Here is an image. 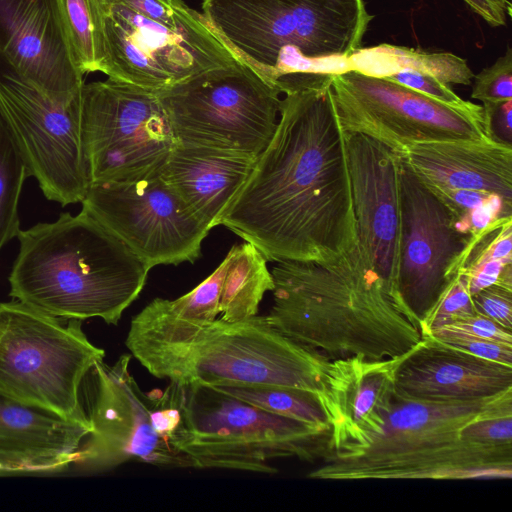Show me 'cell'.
Listing matches in <instances>:
<instances>
[{
    "label": "cell",
    "instance_id": "cell-1",
    "mask_svg": "<svg viewBox=\"0 0 512 512\" xmlns=\"http://www.w3.org/2000/svg\"><path fill=\"white\" fill-rule=\"evenodd\" d=\"M284 95L274 134L220 224L268 261L329 262L358 243L331 74H303Z\"/></svg>",
    "mask_w": 512,
    "mask_h": 512
},
{
    "label": "cell",
    "instance_id": "cell-2",
    "mask_svg": "<svg viewBox=\"0 0 512 512\" xmlns=\"http://www.w3.org/2000/svg\"><path fill=\"white\" fill-rule=\"evenodd\" d=\"M271 273L268 323L330 361L394 359L423 338L419 318L386 289L359 242L335 260L276 262Z\"/></svg>",
    "mask_w": 512,
    "mask_h": 512
},
{
    "label": "cell",
    "instance_id": "cell-3",
    "mask_svg": "<svg viewBox=\"0 0 512 512\" xmlns=\"http://www.w3.org/2000/svg\"><path fill=\"white\" fill-rule=\"evenodd\" d=\"M125 344L153 376L179 385L289 387L321 402L331 363L282 334L265 315L192 323L154 300L132 318Z\"/></svg>",
    "mask_w": 512,
    "mask_h": 512
},
{
    "label": "cell",
    "instance_id": "cell-4",
    "mask_svg": "<svg viewBox=\"0 0 512 512\" xmlns=\"http://www.w3.org/2000/svg\"><path fill=\"white\" fill-rule=\"evenodd\" d=\"M10 293L44 314L64 320L100 318L117 325L138 298L150 268L84 210L20 230Z\"/></svg>",
    "mask_w": 512,
    "mask_h": 512
},
{
    "label": "cell",
    "instance_id": "cell-5",
    "mask_svg": "<svg viewBox=\"0 0 512 512\" xmlns=\"http://www.w3.org/2000/svg\"><path fill=\"white\" fill-rule=\"evenodd\" d=\"M512 413V389L473 401L426 402L397 397L380 432L363 444L329 452L308 474L320 480H465L512 477V447L465 437L477 419Z\"/></svg>",
    "mask_w": 512,
    "mask_h": 512
},
{
    "label": "cell",
    "instance_id": "cell-6",
    "mask_svg": "<svg viewBox=\"0 0 512 512\" xmlns=\"http://www.w3.org/2000/svg\"><path fill=\"white\" fill-rule=\"evenodd\" d=\"M201 7L230 50L280 93L298 75L334 73L374 17L363 0H203Z\"/></svg>",
    "mask_w": 512,
    "mask_h": 512
},
{
    "label": "cell",
    "instance_id": "cell-7",
    "mask_svg": "<svg viewBox=\"0 0 512 512\" xmlns=\"http://www.w3.org/2000/svg\"><path fill=\"white\" fill-rule=\"evenodd\" d=\"M179 386L182 423L171 445L190 468L274 474L278 470L272 460L314 462L330 450L331 431L263 410L215 387Z\"/></svg>",
    "mask_w": 512,
    "mask_h": 512
},
{
    "label": "cell",
    "instance_id": "cell-8",
    "mask_svg": "<svg viewBox=\"0 0 512 512\" xmlns=\"http://www.w3.org/2000/svg\"><path fill=\"white\" fill-rule=\"evenodd\" d=\"M80 320H64L19 301L0 303V389L64 418L88 421L81 386L105 357Z\"/></svg>",
    "mask_w": 512,
    "mask_h": 512
},
{
    "label": "cell",
    "instance_id": "cell-9",
    "mask_svg": "<svg viewBox=\"0 0 512 512\" xmlns=\"http://www.w3.org/2000/svg\"><path fill=\"white\" fill-rule=\"evenodd\" d=\"M156 93L180 144L258 157L279 119L281 93L240 59Z\"/></svg>",
    "mask_w": 512,
    "mask_h": 512
},
{
    "label": "cell",
    "instance_id": "cell-10",
    "mask_svg": "<svg viewBox=\"0 0 512 512\" xmlns=\"http://www.w3.org/2000/svg\"><path fill=\"white\" fill-rule=\"evenodd\" d=\"M102 14V73L109 78L158 92L239 60L197 10L178 21L163 22L118 0H103Z\"/></svg>",
    "mask_w": 512,
    "mask_h": 512
},
{
    "label": "cell",
    "instance_id": "cell-11",
    "mask_svg": "<svg viewBox=\"0 0 512 512\" xmlns=\"http://www.w3.org/2000/svg\"><path fill=\"white\" fill-rule=\"evenodd\" d=\"M80 124L91 184L160 173L177 144L156 92L109 77L83 84Z\"/></svg>",
    "mask_w": 512,
    "mask_h": 512
},
{
    "label": "cell",
    "instance_id": "cell-12",
    "mask_svg": "<svg viewBox=\"0 0 512 512\" xmlns=\"http://www.w3.org/2000/svg\"><path fill=\"white\" fill-rule=\"evenodd\" d=\"M330 74L343 129L377 140L397 155L413 143L489 137L483 107L478 104H445L356 70Z\"/></svg>",
    "mask_w": 512,
    "mask_h": 512
},
{
    "label": "cell",
    "instance_id": "cell-13",
    "mask_svg": "<svg viewBox=\"0 0 512 512\" xmlns=\"http://www.w3.org/2000/svg\"><path fill=\"white\" fill-rule=\"evenodd\" d=\"M0 112L44 196L62 207L81 203L91 181L80 97L70 104L51 100L0 56Z\"/></svg>",
    "mask_w": 512,
    "mask_h": 512
},
{
    "label": "cell",
    "instance_id": "cell-14",
    "mask_svg": "<svg viewBox=\"0 0 512 512\" xmlns=\"http://www.w3.org/2000/svg\"><path fill=\"white\" fill-rule=\"evenodd\" d=\"M81 204L150 269L193 263L210 231L160 173L92 183Z\"/></svg>",
    "mask_w": 512,
    "mask_h": 512
},
{
    "label": "cell",
    "instance_id": "cell-15",
    "mask_svg": "<svg viewBox=\"0 0 512 512\" xmlns=\"http://www.w3.org/2000/svg\"><path fill=\"white\" fill-rule=\"evenodd\" d=\"M131 354L111 365L103 360L88 372L86 416L91 431L73 465L99 472L128 461L162 468H190L187 458L153 427L151 392L144 393L129 371Z\"/></svg>",
    "mask_w": 512,
    "mask_h": 512
},
{
    "label": "cell",
    "instance_id": "cell-16",
    "mask_svg": "<svg viewBox=\"0 0 512 512\" xmlns=\"http://www.w3.org/2000/svg\"><path fill=\"white\" fill-rule=\"evenodd\" d=\"M401 238L398 287L421 320L453 276L470 242L459 232L445 205L399 157Z\"/></svg>",
    "mask_w": 512,
    "mask_h": 512
},
{
    "label": "cell",
    "instance_id": "cell-17",
    "mask_svg": "<svg viewBox=\"0 0 512 512\" xmlns=\"http://www.w3.org/2000/svg\"><path fill=\"white\" fill-rule=\"evenodd\" d=\"M347 151L358 242L386 289L404 300L398 287L402 222L399 156L358 133H347Z\"/></svg>",
    "mask_w": 512,
    "mask_h": 512
},
{
    "label": "cell",
    "instance_id": "cell-18",
    "mask_svg": "<svg viewBox=\"0 0 512 512\" xmlns=\"http://www.w3.org/2000/svg\"><path fill=\"white\" fill-rule=\"evenodd\" d=\"M0 56L51 100L80 97L77 68L56 0H0Z\"/></svg>",
    "mask_w": 512,
    "mask_h": 512
},
{
    "label": "cell",
    "instance_id": "cell-19",
    "mask_svg": "<svg viewBox=\"0 0 512 512\" xmlns=\"http://www.w3.org/2000/svg\"><path fill=\"white\" fill-rule=\"evenodd\" d=\"M395 395L426 402H460L512 389V366L486 360L424 336L400 357Z\"/></svg>",
    "mask_w": 512,
    "mask_h": 512
},
{
    "label": "cell",
    "instance_id": "cell-20",
    "mask_svg": "<svg viewBox=\"0 0 512 512\" xmlns=\"http://www.w3.org/2000/svg\"><path fill=\"white\" fill-rule=\"evenodd\" d=\"M399 359L331 361L322 401L331 425L329 452L363 444L380 432L394 398Z\"/></svg>",
    "mask_w": 512,
    "mask_h": 512
},
{
    "label": "cell",
    "instance_id": "cell-21",
    "mask_svg": "<svg viewBox=\"0 0 512 512\" xmlns=\"http://www.w3.org/2000/svg\"><path fill=\"white\" fill-rule=\"evenodd\" d=\"M90 431L89 421L64 418L0 389V474L62 471Z\"/></svg>",
    "mask_w": 512,
    "mask_h": 512
},
{
    "label": "cell",
    "instance_id": "cell-22",
    "mask_svg": "<svg viewBox=\"0 0 512 512\" xmlns=\"http://www.w3.org/2000/svg\"><path fill=\"white\" fill-rule=\"evenodd\" d=\"M428 187L479 190L512 204V145L489 137L413 143L398 155Z\"/></svg>",
    "mask_w": 512,
    "mask_h": 512
},
{
    "label": "cell",
    "instance_id": "cell-23",
    "mask_svg": "<svg viewBox=\"0 0 512 512\" xmlns=\"http://www.w3.org/2000/svg\"><path fill=\"white\" fill-rule=\"evenodd\" d=\"M256 158L177 143L160 175L189 211L211 230L220 225Z\"/></svg>",
    "mask_w": 512,
    "mask_h": 512
},
{
    "label": "cell",
    "instance_id": "cell-24",
    "mask_svg": "<svg viewBox=\"0 0 512 512\" xmlns=\"http://www.w3.org/2000/svg\"><path fill=\"white\" fill-rule=\"evenodd\" d=\"M405 68L431 74L445 84L470 85L474 77L467 61L452 53L426 52L386 43L360 47L338 64L335 73L356 70L384 77Z\"/></svg>",
    "mask_w": 512,
    "mask_h": 512
},
{
    "label": "cell",
    "instance_id": "cell-25",
    "mask_svg": "<svg viewBox=\"0 0 512 512\" xmlns=\"http://www.w3.org/2000/svg\"><path fill=\"white\" fill-rule=\"evenodd\" d=\"M227 267L221 289L219 312L224 321H238L257 315L274 280L264 254L252 243L234 245L227 253Z\"/></svg>",
    "mask_w": 512,
    "mask_h": 512
},
{
    "label": "cell",
    "instance_id": "cell-26",
    "mask_svg": "<svg viewBox=\"0 0 512 512\" xmlns=\"http://www.w3.org/2000/svg\"><path fill=\"white\" fill-rule=\"evenodd\" d=\"M66 38L82 74L103 72V0H56Z\"/></svg>",
    "mask_w": 512,
    "mask_h": 512
},
{
    "label": "cell",
    "instance_id": "cell-27",
    "mask_svg": "<svg viewBox=\"0 0 512 512\" xmlns=\"http://www.w3.org/2000/svg\"><path fill=\"white\" fill-rule=\"evenodd\" d=\"M212 387V386H211ZM263 410L331 431L327 414L318 395L280 386H213Z\"/></svg>",
    "mask_w": 512,
    "mask_h": 512
},
{
    "label": "cell",
    "instance_id": "cell-28",
    "mask_svg": "<svg viewBox=\"0 0 512 512\" xmlns=\"http://www.w3.org/2000/svg\"><path fill=\"white\" fill-rule=\"evenodd\" d=\"M27 165L0 112V251L20 231L18 203Z\"/></svg>",
    "mask_w": 512,
    "mask_h": 512
},
{
    "label": "cell",
    "instance_id": "cell-29",
    "mask_svg": "<svg viewBox=\"0 0 512 512\" xmlns=\"http://www.w3.org/2000/svg\"><path fill=\"white\" fill-rule=\"evenodd\" d=\"M227 262L226 256L206 279L183 296L174 300L155 298V302L162 310L179 320L192 323L215 320L220 314L219 302Z\"/></svg>",
    "mask_w": 512,
    "mask_h": 512
},
{
    "label": "cell",
    "instance_id": "cell-30",
    "mask_svg": "<svg viewBox=\"0 0 512 512\" xmlns=\"http://www.w3.org/2000/svg\"><path fill=\"white\" fill-rule=\"evenodd\" d=\"M466 278L455 274L434 305L420 320L422 335L475 314Z\"/></svg>",
    "mask_w": 512,
    "mask_h": 512
},
{
    "label": "cell",
    "instance_id": "cell-31",
    "mask_svg": "<svg viewBox=\"0 0 512 512\" xmlns=\"http://www.w3.org/2000/svg\"><path fill=\"white\" fill-rule=\"evenodd\" d=\"M471 97L485 102L512 100V49L474 77Z\"/></svg>",
    "mask_w": 512,
    "mask_h": 512
},
{
    "label": "cell",
    "instance_id": "cell-32",
    "mask_svg": "<svg viewBox=\"0 0 512 512\" xmlns=\"http://www.w3.org/2000/svg\"><path fill=\"white\" fill-rule=\"evenodd\" d=\"M471 298L476 313L512 330V287L495 283Z\"/></svg>",
    "mask_w": 512,
    "mask_h": 512
},
{
    "label": "cell",
    "instance_id": "cell-33",
    "mask_svg": "<svg viewBox=\"0 0 512 512\" xmlns=\"http://www.w3.org/2000/svg\"><path fill=\"white\" fill-rule=\"evenodd\" d=\"M381 78L404 85L445 104L462 105L466 102L448 84L425 72L405 68Z\"/></svg>",
    "mask_w": 512,
    "mask_h": 512
},
{
    "label": "cell",
    "instance_id": "cell-34",
    "mask_svg": "<svg viewBox=\"0 0 512 512\" xmlns=\"http://www.w3.org/2000/svg\"><path fill=\"white\" fill-rule=\"evenodd\" d=\"M428 336L477 357L512 366V345L453 333Z\"/></svg>",
    "mask_w": 512,
    "mask_h": 512
},
{
    "label": "cell",
    "instance_id": "cell-35",
    "mask_svg": "<svg viewBox=\"0 0 512 512\" xmlns=\"http://www.w3.org/2000/svg\"><path fill=\"white\" fill-rule=\"evenodd\" d=\"M446 333L462 334L512 345V330H508L478 313L457 322L439 327L428 335Z\"/></svg>",
    "mask_w": 512,
    "mask_h": 512
},
{
    "label": "cell",
    "instance_id": "cell-36",
    "mask_svg": "<svg viewBox=\"0 0 512 512\" xmlns=\"http://www.w3.org/2000/svg\"><path fill=\"white\" fill-rule=\"evenodd\" d=\"M482 107L489 137L512 145V100L485 102Z\"/></svg>",
    "mask_w": 512,
    "mask_h": 512
},
{
    "label": "cell",
    "instance_id": "cell-37",
    "mask_svg": "<svg viewBox=\"0 0 512 512\" xmlns=\"http://www.w3.org/2000/svg\"><path fill=\"white\" fill-rule=\"evenodd\" d=\"M474 12L493 27L505 26L507 12L491 0H464Z\"/></svg>",
    "mask_w": 512,
    "mask_h": 512
},
{
    "label": "cell",
    "instance_id": "cell-38",
    "mask_svg": "<svg viewBox=\"0 0 512 512\" xmlns=\"http://www.w3.org/2000/svg\"><path fill=\"white\" fill-rule=\"evenodd\" d=\"M501 8H503L508 16H511V3L508 0H491Z\"/></svg>",
    "mask_w": 512,
    "mask_h": 512
}]
</instances>
